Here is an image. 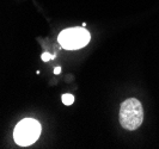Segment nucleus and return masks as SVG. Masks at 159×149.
Here are the masks:
<instances>
[{
    "label": "nucleus",
    "instance_id": "20e7f679",
    "mask_svg": "<svg viewBox=\"0 0 159 149\" xmlns=\"http://www.w3.org/2000/svg\"><path fill=\"white\" fill-rule=\"evenodd\" d=\"M62 103L65 105H72L73 102H74V97L72 94H62Z\"/></svg>",
    "mask_w": 159,
    "mask_h": 149
},
{
    "label": "nucleus",
    "instance_id": "f257e3e1",
    "mask_svg": "<svg viewBox=\"0 0 159 149\" xmlns=\"http://www.w3.org/2000/svg\"><path fill=\"white\" fill-rule=\"evenodd\" d=\"M143 109L141 103L135 98H129L121 104L120 124L126 130H136L143 124Z\"/></svg>",
    "mask_w": 159,
    "mask_h": 149
},
{
    "label": "nucleus",
    "instance_id": "7ed1b4c3",
    "mask_svg": "<svg viewBox=\"0 0 159 149\" xmlns=\"http://www.w3.org/2000/svg\"><path fill=\"white\" fill-rule=\"evenodd\" d=\"M91 35L84 28H70L65 29L57 36V42L64 49L77 50L88 46Z\"/></svg>",
    "mask_w": 159,
    "mask_h": 149
},
{
    "label": "nucleus",
    "instance_id": "423d86ee",
    "mask_svg": "<svg viewBox=\"0 0 159 149\" xmlns=\"http://www.w3.org/2000/svg\"><path fill=\"white\" fill-rule=\"evenodd\" d=\"M60 72H61V68H60V67H56L54 73H55V74H60Z\"/></svg>",
    "mask_w": 159,
    "mask_h": 149
},
{
    "label": "nucleus",
    "instance_id": "39448f33",
    "mask_svg": "<svg viewBox=\"0 0 159 149\" xmlns=\"http://www.w3.org/2000/svg\"><path fill=\"white\" fill-rule=\"evenodd\" d=\"M41 59H42L43 61H48V60H50V59H54V55H49L48 53H44V54H42Z\"/></svg>",
    "mask_w": 159,
    "mask_h": 149
},
{
    "label": "nucleus",
    "instance_id": "f03ea898",
    "mask_svg": "<svg viewBox=\"0 0 159 149\" xmlns=\"http://www.w3.org/2000/svg\"><path fill=\"white\" fill-rule=\"evenodd\" d=\"M41 135V124L34 118H24L15 128L13 138L18 146L28 147L39 140Z\"/></svg>",
    "mask_w": 159,
    "mask_h": 149
}]
</instances>
